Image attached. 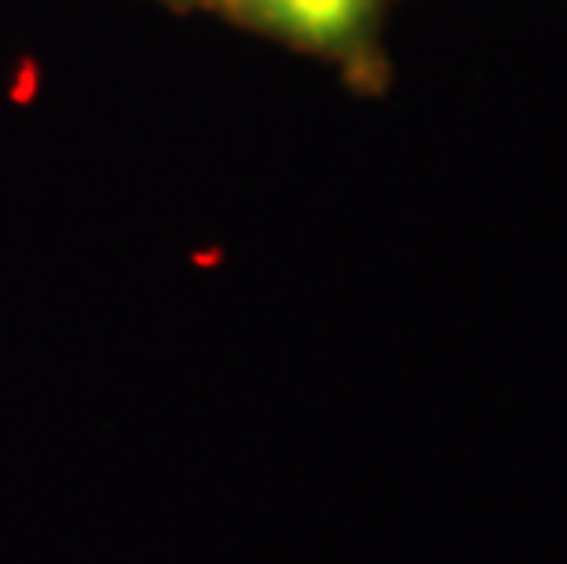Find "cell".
I'll use <instances>...</instances> for the list:
<instances>
[{"label":"cell","instance_id":"obj_1","mask_svg":"<svg viewBox=\"0 0 567 564\" xmlns=\"http://www.w3.org/2000/svg\"><path fill=\"white\" fill-rule=\"evenodd\" d=\"M257 16L305 44H341L363 27L370 0H249Z\"/></svg>","mask_w":567,"mask_h":564}]
</instances>
